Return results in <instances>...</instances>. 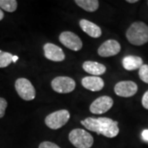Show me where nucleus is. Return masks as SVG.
I'll return each instance as SVG.
<instances>
[{
    "label": "nucleus",
    "instance_id": "39448f33",
    "mask_svg": "<svg viewBox=\"0 0 148 148\" xmlns=\"http://www.w3.org/2000/svg\"><path fill=\"white\" fill-rule=\"evenodd\" d=\"M17 94L24 101H32L36 97V90L32 83L27 78H18L15 82Z\"/></svg>",
    "mask_w": 148,
    "mask_h": 148
},
{
    "label": "nucleus",
    "instance_id": "393cba45",
    "mask_svg": "<svg viewBox=\"0 0 148 148\" xmlns=\"http://www.w3.org/2000/svg\"><path fill=\"white\" fill-rule=\"evenodd\" d=\"M17 59H18V57L16 55H13V57H12V62L13 63H16V61H17Z\"/></svg>",
    "mask_w": 148,
    "mask_h": 148
},
{
    "label": "nucleus",
    "instance_id": "9b49d317",
    "mask_svg": "<svg viewBox=\"0 0 148 148\" xmlns=\"http://www.w3.org/2000/svg\"><path fill=\"white\" fill-rule=\"evenodd\" d=\"M44 53L45 58L53 62H62L65 59L63 49L51 43H47L44 45Z\"/></svg>",
    "mask_w": 148,
    "mask_h": 148
},
{
    "label": "nucleus",
    "instance_id": "1a4fd4ad",
    "mask_svg": "<svg viewBox=\"0 0 148 148\" xmlns=\"http://www.w3.org/2000/svg\"><path fill=\"white\" fill-rule=\"evenodd\" d=\"M138 91V85L132 81H123L114 86V92L121 97H131Z\"/></svg>",
    "mask_w": 148,
    "mask_h": 148
},
{
    "label": "nucleus",
    "instance_id": "423d86ee",
    "mask_svg": "<svg viewBox=\"0 0 148 148\" xmlns=\"http://www.w3.org/2000/svg\"><path fill=\"white\" fill-rule=\"evenodd\" d=\"M53 90L60 94H66L73 91L76 87V82L69 77H57L51 82Z\"/></svg>",
    "mask_w": 148,
    "mask_h": 148
},
{
    "label": "nucleus",
    "instance_id": "20e7f679",
    "mask_svg": "<svg viewBox=\"0 0 148 148\" xmlns=\"http://www.w3.org/2000/svg\"><path fill=\"white\" fill-rule=\"evenodd\" d=\"M70 119V114L66 110H60L49 114L46 116L45 122L48 127L51 129H59L64 126Z\"/></svg>",
    "mask_w": 148,
    "mask_h": 148
},
{
    "label": "nucleus",
    "instance_id": "9d476101",
    "mask_svg": "<svg viewBox=\"0 0 148 148\" xmlns=\"http://www.w3.org/2000/svg\"><path fill=\"white\" fill-rule=\"evenodd\" d=\"M120 44L114 40H108L98 49V54L101 57H112L120 52Z\"/></svg>",
    "mask_w": 148,
    "mask_h": 148
},
{
    "label": "nucleus",
    "instance_id": "b1692460",
    "mask_svg": "<svg viewBox=\"0 0 148 148\" xmlns=\"http://www.w3.org/2000/svg\"><path fill=\"white\" fill-rule=\"evenodd\" d=\"M3 16H4L3 12V10L0 8V21H2V20L3 19Z\"/></svg>",
    "mask_w": 148,
    "mask_h": 148
},
{
    "label": "nucleus",
    "instance_id": "f257e3e1",
    "mask_svg": "<svg viewBox=\"0 0 148 148\" xmlns=\"http://www.w3.org/2000/svg\"><path fill=\"white\" fill-rule=\"evenodd\" d=\"M81 123L88 130L96 132L99 135H103L106 138H115L119 132L118 122L110 118H86L82 120Z\"/></svg>",
    "mask_w": 148,
    "mask_h": 148
},
{
    "label": "nucleus",
    "instance_id": "4be33fe9",
    "mask_svg": "<svg viewBox=\"0 0 148 148\" xmlns=\"http://www.w3.org/2000/svg\"><path fill=\"white\" fill-rule=\"evenodd\" d=\"M142 105L145 109L148 110V90L146 91L145 94L143 95V99H142Z\"/></svg>",
    "mask_w": 148,
    "mask_h": 148
},
{
    "label": "nucleus",
    "instance_id": "7ed1b4c3",
    "mask_svg": "<svg viewBox=\"0 0 148 148\" xmlns=\"http://www.w3.org/2000/svg\"><path fill=\"white\" fill-rule=\"evenodd\" d=\"M69 142L76 148H90L94 143V138L84 129L75 128L69 134Z\"/></svg>",
    "mask_w": 148,
    "mask_h": 148
},
{
    "label": "nucleus",
    "instance_id": "f3484780",
    "mask_svg": "<svg viewBox=\"0 0 148 148\" xmlns=\"http://www.w3.org/2000/svg\"><path fill=\"white\" fill-rule=\"evenodd\" d=\"M17 2L16 0H0V8L8 12H13L16 10Z\"/></svg>",
    "mask_w": 148,
    "mask_h": 148
},
{
    "label": "nucleus",
    "instance_id": "f8f14e48",
    "mask_svg": "<svg viewBox=\"0 0 148 148\" xmlns=\"http://www.w3.org/2000/svg\"><path fill=\"white\" fill-rule=\"evenodd\" d=\"M82 85L84 88L87 90L91 91H99L101 89H103L105 82L100 77L91 76V77H83L82 80Z\"/></svg>",
    "mask_w": 148,
    "mask_h": 148
},
{
    "label": "nucleus",
    "instance_id": "2eb2a0df",
    "mask_svg": "<svg viewBox=\"0 0 148 148\" xmlns=\"http://www.w3.org/2000/svg\"><path fill=\"white\" fill-rule=\"evenodd\" d=\"M123 67L127 71L139 69L143 65V60L141 57L134 55H127L123 59Z\"/></svg>",
    "mask_w": 148,
    "mask_h": 148
},
{
    "label": "nucleus",
    "instance_id": "412c9836",
    "mask_svg": "<svg viewBox=\"0 0 148 148\" xmlns=\"http://www.w3.org/2000/svg\"><path fill=\"white\" fill-rule=\"evenodd\" d=\"M39 148H61L57 144L51 142H42L39 145Z\"/></svg>",
    "mask_w": 148,
    "mask_h": 148
},
{
    "label": "nucleus",
    "instance_id": "a878e982",
    "mask_svg": "<svg viewBox=\"0 0 148 148\" xmlns=\"http://www.w3.org/2000/svg\"><path fill=\"white\" fill-rule=\"evenodd\" d=\"M127 2L129 3H138V0H127Z\"/></svg>",
    "mask_w": 148,
    "mask_h": 148
},
{
    "label": "nucleus",
    "instance_id": "0eeeda50",
    "mask_svg": "<svg viewBox=\"0 0 148 148\" xmlns=\"http://www.w3.org/2000/svg\"><path fill=\"white\" fill-rule=\"evenodd\" d=\"M59 41L65 47L73 51H79L83 45L81 39L72 32H62L59 36Z\"/></svg>",
    "mask_w": 148,
    "mask_h": 148
},
{
    "label": "nucleus",
    "instance_id": "6e6552de",
    "mask_svg": "<svg viewBox=\"0 0 148 148\" xmlns=\"http://www.w3.org/2000/svg\"><path fill=\"white\" fill-rule=\"evenodd\" d=\"M114 105L113 99L107 96H101L93 101L90 106V111L95 114H102L109 111Z\"/></svg>",
    "mask_w": 148,
    "mask_h": 148
},
{
    "label": "nucleus",
    "instance_id": "4468645a",
    "mask_svg": "<svg viewBox=\"0 0 148 148\" xmlns=\"http://www.w3.org/2000/svg\"><path fill=\"white\" fill-rule=\"evenodd\" d=\"M82 68L87 73L94 75L95 77L102 75L106 73V68L104 64L93 62V61H86L82 64Z\"/></svg>",
    "mask_w": 148,
    "mask_h": 148
},
{
    "label": "nucleus",
    "instance_id": "6ab92c4d",
    "mask_svg": "<svg viewBox=\"0 0 148 148\" xmlns=\"http://www.w3.org/2000/svg\"><path fill=\"white\" fill-rule=\"evenodd\" d=\"M139 77L143 81V82L148 83V65L143 64V66L139 69Z\"/></svg>",
    "mask_w": 148,
    "mask_h": 148
},
{
    "label": "nucleus",
    "instance_id": "a211bd4d",
    "mask_svg": "<svg viewBox=\"0 0 148 148\" xmlns=\"http://www.w3.org/2000/svg\"><path fill=\"white\" fill-rule=\"evenodd\" d=\"M12 57L13 55L12 53L0 50V69L9 66L12 63Z\"/></svg>",
    "mask_w": 148,
    "mask_h": 148
},
{
    "label": "nucleus",
    "instance_id": "ddd939ff",
    "mask_svg": "<svg viewBox=\"0 0 148 148\" xmlns=\"http://www.w3.org/2000/svg\"><path fill=\"white\" fill-rule=\"evenodd\" d=\"M79 25L81 29L90 37L99 38L101 36V34H102L101 27H98L96 24L88 21V20L82 19L80 21Z\"/></svg>",
    "mask_w": 148,
    "mask_h": 148
},
{
    "label": "nucleus",
    "instance_id": "f03ea898",
    "mask_svg": "<svg viewBox=\"0 0 148 148\" xmlns=\"http://www.w3.org/2000/svg\"><path fill=\"white\" fill-rule=\"evenodd\" d=\"M126 38L133 45H145L148 42V26L143 21L133 22L126 32Z\"/></svg>",
    "mask_w": 148,
    "mask_h": 148
},
{
    "label": "nucleus",
    "instance_id": "dca6fc26",
    "mask_svg": "<svg viewBox=\"0 0 148 148\" xmlns=\"http://www.w3.org/2000/svg\"><path fill=\"white\" fill-rule=\"evenodd\" d=\"M76 4L86 12H95L99 8L98 0H76Z\"/></svg>",
    "mask_w": 148,
    "mask_h": 148
},
{
    "label": "nucleus",
    "instance_id": "aec40b11",
    "mask_svg": "<svg viewBox=\"0 0 148 148\" xmlns=\"http://www.w3.org/2000/svg\"><path fill=\"white\" fill-rule=\"evenodd\" d=\"M7 106H8V102H7V101H6L4 98L0 97V119L4 116Z\"/></svg>",
    "mask_w": 148,
    "mask_h": 148
},
{
    "label": "nucleus",
    "instance_id": "5701e85b",
    "mask_svg": "<svg viewBox=\"0 0 148 148\" xmlns=\"http://www.w3.org/2000/svg\"><path fill=\"white\" fill-rule=\"evenodd\" d=\"M142 138L145 141V142H147L148 143V129H145L143 130L142 132Z\"/></svg>",
    "mask_w": 148,
    "mask_h": 148
}]
</instances>
